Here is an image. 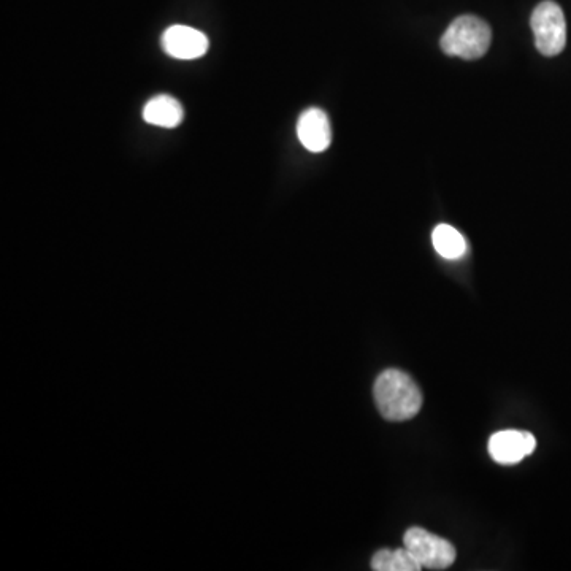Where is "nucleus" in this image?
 Listing matches in <instances>:
<instances>
[{
    "mask_svg": "<svg viewBox=\"0 0 571 571\" xmlns=\"http://www.w3.org/2000/svg\"><path fill=\"white\" fill-rule=\"evenodd\" d=\"M376 407L386 421H410L422 407V394L411 376L400 370H386L373 386Z\"/></svg>",
    "mask_w": 571,
    "mask_h": 571,
    "instance_id": "nucleus-1",
    "label": "nucleus"
},
{
    "mask_svg": "<svg viewBox=\"0 0 571 571\" xmlns=\"http://www.w3.org/2000/svg\"><path fill=\"white\" fill-rule=\"evenodd\" d=\"M492 42V31L478 16L464 15L451 23L441 37V48L448 56L465 61L483 58Z\"/></svg>",
    "mask_w": 571,
    "mask_h": 571,
    "instance_id": "nucleus-2",
    "label": "nucleus"
},
{
    "mask_svg": "<svg viewBox=\"0 0 571 571\" xmlns=\"http://www.w3.org/2000/svg\"><path fill=\"white\" fill-rule=\"evenodd\" d=\"M530 24L535 35V45L541 54L552 58L564 51L567 45V21L559 4L552 0L541 2L533 10Z\"/></svg>",
    "mask_w": 571,
    "mask_h": 571,
    "instance_id": "nucleus-3",
    "label": "nucleus"
},
{
    "mask_svg": "<svg viewBox=\"0 0 571 571\" xmlns=\"http://www.w3.org/2000/svg\"><path fill=\"white\" fill-rule=\"evenodd\" d=\"M403 545L413 554L422 568L446 570L456 562V548L448 540L427 532L421 527H411L403 537Z\"/></svg>",
    "mask_w": 571,
    "mask_h": 571,
    "instance_id": "nucleus-4",
    "label": "nucleus"
},
{
    "mask_svg": "<svg viewBox=\"0 0 571 571\" xmlns=\"http://www.w3.org/2000/svg\"><path fill=\"white\" fill-rule=\"evenodd\" d=\"M162 48L175 59L192 61L207 54L210 48L207 35L189 26H170L162 35Z\"/></svg>",
    "mask_w": 571,
    "mask_h": 571,
    "instance_id": "nucleus-5",
    "label": "nucleus"
},
{
    "mask_svg": "<svg viewBox=\"0 0 571 571\" xmlns=\"http://www.w3.org/2000/svg\"><path fill=\"white\" fill-rule=\"evenodd\" d=\"M537 448V440L529 432L503 430L489 440V454L497 464L514 465L526 459Z\"/></svg>",
    "mask_w": 571,
    "mask_h": 571,
    "instance_id": "nucleus-6",
    "label": "nucleus"
},
{
    "mask_svg": "<svg viewBox=\"0 0 571 571\" xmlns=\"http://www.w3.org/2000/svg\"><path fill=\"white\" fill-rule=\"evenodd\" d=\"M297 137L311 153L326 151L332 142V129L326 113L319 108L305 110L297 123Z\"/></svg>",
    "mask_w": 571,
    "mask_h": 571,
    "instance_id": "nucleus-7",
    "label": "nucleus"
},
{
    "mask_svg": "<svg viewBox=\"0 0 571 571\" xmlns=\"http://www.w3.org/2000/svg\"><path fill=\"white\" fill-rule=\"evenodd\" d=\"M184 118V110L175 97L161 94L146 102L143 108V119L151 126L175 129Z\"/></svg>",
    "mask_w": 571,
    "mask_h": 571,
    "instance_id": "nucleus-8",
    "label": "nucleus"
},
{
    "mask_svg": "<svg viewBox=\"0 0 571 571\" xmlns=\"http://www.w3.org/2000/svg\"><path fill=\"white\" fill-rule=\"evenodd\" d=\"M432 242H434L437 253L448 261H456L467 253L465 238L462 237L459 230L448 226V224H440V226L435 227Z\"/></svg>",
    "mask_w": 571,
    "mask_h": 571,
    "instance_id": "nucleus-9",
    "label": "nucleus"
},
{
    "mask_svg": "<svg viewBox=\"0 0 571 571\" xmlns=\"http://www.w3.org/2000/svg\"><path fill=\"white\" fill-rule=\"evenodd\" d=\"M372 568L375 571H419L422 567L407 548H400L375 552Z\"/></svg>",
    "mask_w": 571,
    "mask_h": 571,
    "instance_id": "nucleus-10",
    "label": "nucleus"
}]
</instances>
